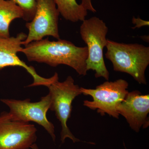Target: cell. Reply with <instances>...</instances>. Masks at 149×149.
I'll return each mask as SVG.
<instances>
[{
	"instance_id": "obj_1",
	"label": "cell",
	"mask_w": 149,
	"mask_h": 149,
	"mask_svg": "<svg viewBox=\"0 0 149 149\" xmlns=\"http://www.w3.org/2000/svg\"><path fill=\"white\" fill-rule=\"evenodd\" d=\"M24 46L21 52L25 55L28 61L46 63L52 67L65 65L72 68L80 75L87 74V47H77L70 41L61 39L51 41L48 38Z\"/></svg>"
},
{
	"instance_id": "obj_2",
	"label": "cell",
	"mask_w": 149,
	"mask_h": 149,
	"mask_svg": "<svg viewBox=\"0 0 149 149\" xmlns=\"http://www.w3.org/2000/svg\"><path fill=\"white\" fill-rule=\"evenodd\" d=\"M106 58L114 71L130 74L140 84L146 85L145 72L149 64V47L140 44H125L107 40Z\"/></svg>"
},
{
	"instance_id": "obj_3",
	"label": "cell",
	"mask_w": 149,
	"mask_h": 149,
	"mask_svg": "<svg viewBox=\"0 0 149 149\" xmlns=\"http://www.w3.org/2000/svg\"><path fill=\"white\" fill-rule=\"evenodd\" d=\"M108 32V28L105 23L97 17L85 19L80 27L81 38L88 48L87 71H95L96 78L103 77L108 81L109 73L103 57V49L107 41L106 36Z\"/></svg>"
},
{
	"instance_id": "obj_4",
	"label": "cell",
	"mask_w": 149,
	"mask_h": 149,
	"mask_svg": "<svg viewBox=\"0 0 149 149\" xmlns=\"http://www.w3.org/2000/svg\"><path fill=\"white\" fill-rule=\"evenodd\" d=\"M47 88L51 99L49 109L55 112L56 117L61 124L62 143H64L67 138L71 139L74 143L80 142L72 134L67 125L68 120L71 116L72 101L82 94L80 87L74 84L72 76H68L63 82L56 80Z\"/></svg>"
},
{
	"instance_id": "obj_5",
	"label": "cell",
	"mask_w": 149,
	"mask_h": 149,
	"mask_svg": "<svg viewBox=\"0 0 149 149\" xmlns=\"http://www.w3.org/2000/svg\"><path fill=\"white\" fill-rule=\"evenodd\" d=\"M128 87V82L120 79L114 82L106 81L95 89L80 88L82 94L93 98L91 101H84L83 105L93 110H97L102 116L107 114L118 119L117 108L129 93Z\"/></svg>"
},
{
	"instance_id": "obj_6",
	"label": "cell",
	"mask_w": 149,
	"mask_h": 149,
	"mask_svg": "<svg viewBox=\"0 0 149 149\" xmlns=\"http://www.w3.org/2000/svg\"><path fill=\"white\" fill-rule=\"evenodd\" d=\"M1 101L8 107L9 113L13 119L24 122L36 123L42 126L53 141H55L54 126L48 120L47 116L51 105L49 94L42 97L40 101L37 102H32L29 99L23 100L2 99Z\"/></svg>"
},
{
	"instance_id": "obj_7",
	"label": "cell",
	"mask_w": 149,
	"mask_h": 149,
	"mask_svg": "<svg viewBox=\"0 0 149 149\" xmlns=\"http://www.w3.org/2000/svg\"><path fill=\"white\" fill-rule=\"evenodd\" d=\"M36 2L34 17L26 24L29 32L23 45L47 36L60 39L58 25L60 13L54 0H36Z\"/></svg>"
},
{
	"instance_id": "obj_8",
	"label": "cell",
	"mask_w": 149,
	"mask_h": 149,
	"mask_svg": "<svg viewBox=\"0 0 149 149\" xmlns=\"http://www.w3.org/2000/svg\"><path fill=\"white\" fill-rule=\"evenodd\" d=\"M37 132L35 125L13 119L9 112L0 114V149H29L37 141Z\"/></svg>"
},
{
	"instance_id": "obj_9",
	"label": "cell",
	"mask_w": 149,
	"mask_h": 149,
	"mask_svg": "<svg viewBox=\"0 0 149 149\" xmlns=\"http://www.w3.org/2000/svg\"><path fill=\"white\" fill-rule=\"evenodd\" d=\"M27 37L24 32H20L16 37L7 38L0 37V70L8 67H20L24 68L32 76L33 82L28 87L45 86L47 87L56 80H58V75L55 72L52 77L46 78L37 74L33 67L29 66L22 61L17 56L21 52L23 42Z\"/></svg>"
},
{
	"instance_id": "obj_10",
	"label": "cell",
	"mask_w": 149,
	"mask_h": 149,
	"mask_svg": "<svg viewBox=\"0 0 149 149\" xmlns=\"http://www.w3.org/2000/svg\"><path fill=\"white\" fill-rule=\"evenodd\" d=\"M117 112L125 118L131 129L137 133L142 127L148 128L149 125V95H142L138 91L128 93L118 107Z\"/></svg>"
},
{
	"instance_id": "obj_11",
	"label": "cell",
	"mask_w": 149,
	"mask_h": 149,
	"mask_svg": "<svg viewBox=\"0 0 149 149\" xmlns=\"http://www.w3.org/2000/svg\"><path fill=\"white\" fill-rule=\"evenodd\" d=\"M60 14L67 20L76 22L84 21L88 15V10L96 11L92 5L91 0H82L78 4L76 0H54Z\"/></svg>"
},
{
	"instance_id": "obj_12",
	"label": "cell",
	"mask_w": 149,
	"mask_h": 149,
	"mask_svg": "<svg viewBox=\"0 0 149 149\" xmlns=\"http://www.w3.org/2000/svg\"><path fill=\"white\" fill-rule=\"evenodd\" d=\"M22 9L12 0H0V37H10L9 27L12 22L23 18Z\"/></svg>"
},
{
	"instance_id": "obj_13",
	"label": "cell",
	"mask_w": 149,
	"mask_h": 149,
	"mask_svg": "<svg viewBox=\"0 0 149 149\" xmlns=\"http://www.w3.org/2000/svg\"><path fill=\"white\" fill-rule=\"evenodd\" d=\"M19 6L23 12V19L29 22L32 20L36 10V0H12Z\"/></svg>"
},
{
	"instance_id": "obj_14",
	"label": "cell",
	"mask_w": 149,
	"mask_h": 149,
	"mask_svg": "<svg viewBox=\"0 0 149 149\" xmlns=\"http://www.w3.org/2000/svg\"><path fill=\"white\" fill-rule=\"evenodd\" d=\"M133 24H136V26L134 27H132L133 29H135L136 28H140L144 26H148L149 22L143 20L140 18H136L133 17L132 19Z\"/></svg>"
},
{
	"instance_id": "obj_15",
	"label": "cell",
	"mask_w": 149,
	"mask_h": 149,
	"mask_svg": "<svg viewBox=\"0 0 149 149\" xmlns=\"http://www.w3.org/2000/svg\"><path fill=\"white\" fill-rule=\"evenodd\" d=\"M31 148L32 149H38V147H37V146H36V145H35V144H34V145L31 147Z\"/></svg>"
},
{
	"instance_id": "obj_16",
	"label": "cell",
	"mask_w": 149,
	"mask_h": 149,
	"mask_svg": "<svg viewBox=\"0 0 149 149\" xmlns=\"http://www.w3.org/2000/svg\"><path fill=\"white\" fill-rule=\"evenodd\" d=\"M124 147H125V149H126V148H125V145H124Z\"/></svg>"
}]
</instances>
